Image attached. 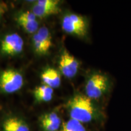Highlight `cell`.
<instances>
[{"label":"cell","mask_w":131,"mask_h":131,"mask_svg":"<svg viewBox=\"0 0 131 131\" xmlns=\"http://www.w3.org/2000/svg\"><path fill=\"white\" fill-rule=\"evenodd\" d=\"M68 109L70 118L83 124L96 120L100 115L94 101L86 95H75L68 101Z\"/></svg>","instance_id":"6da1fadb"},{"label":"cell","mask_w":131,"mask_h":131,"mask_svg":"<svg viewBox=\"0 0 131 131\" xmlns=\"http://www.w3.org/2000/svg\"><path fill=\"white\" fill-rule=\"evenodd\" d=\"M110 82L106 75L95 72L87 80L85 84L86 95L90 99L98 100L102 97L109 90Z\"/></svg>","instance_id":"7a4b0ae2"},{"label":"cell","mask_w":131,"mask_h":131,"mask_svg":"<svg viewBox=\"0 0 131 131\" xmlns=\"http://www.w3.org/2000/svg\"><path fill=\"white\" fill-rule=\"evenodd\" d=\"M23 75L13 69H7L0 72V93L13 94L23 86Z\"/></svg>","instance_id":"3957f363"},{"label":"cell","mask_w":131,"mask_h":131,"mask_svg":"<svg viewBox=\"0 0 131 131\" xmlns=\"http://www.w3.org/2000/svg\"><path fill=\"white\" fill-rule=\"evenodd\" d=\"M62 29L68 34L84 38L88 32V23L84 16L68 14L64 16L62 20Z\"/></svg>","instance_id":"277c9868"},{"label":"cell","mask_w":131,"mask_h":131,"mask_svg":"<svg viewBox=\"0 0 131 131\" xmlns=\"http://www.w3.org/2000/svg\"><path fill=\"white\" fill-rule=\"evenodd\" d=\"M23 39L16 33L6 34L0 40V53L5 57H13L23 52Z\"/></svg>","instance_id":"5b68a950"},{"label":"cell","mask_w":131,"mask_h":131,"mask_svg":"<svg viewBox=\"0 0 131 131\" xmlns=\"http://www.w3.org/2000/svg\"><path fill=\"white\" fill-rule=\"evenodd\" d=\"M32 41L34 50L39 55H46L52 46L50 31L45 26L39 28L34 34Z\"/></svg>","instance_id":"8992f818"},{"label":"cell","mask_w":131,"mask_h":131,"mask_svg":"<svg viewBox=\"0 0 131 131\" xmlns=\"http://www.w3.org/2000/svg\"><path fill=\"white\" fill-rule=\"evenodd\" d=\"M80 67L79 62L67 50H64L59 60V69L65 77L72 78L77 75Z\"/></svg>","instance_id":"52a82bcc"},{"label":"cell","mask_w":131,"mask_h":131,"mask_svg":"<svg viewBox=\"0 0 131 131\" xmlns=\"http://www.w3.org/2000/svg\"><path fill=\"white\" fill-rule=\"evenodd\" d=\"M60 1L57 0H38L33 6L32 12L40 18L60 13Z\"/></svg>","instance_id":"ba28073f"},{"label":"cell","mask_w":131,"mask_h":131,"mask_svg":"<svg viewBox=\"0 0 131 131\" xmlns=\"http://www.w3.org/2000/svg\"><path fill=\"white\" fill-rule=\"evenodd\" d=\"M0 131H30L28 124L22 118L10 115L3 118L0 123Z\"/></svg>","instance_id":"9c48e42d"},{"label":"cell","mask_w":131,"mask_h":131,"mask_svg":"<svg viewBox=\"0 0 131 131\" xmlns=\"http://www.w3.org/2000/svg\"><path fill=\"white\" fill-rule=\"evenodd\" d=\"M40 125L44 131H59L61 128V118L55 112L42 115L40 118Z\"/></svg>","instance_id":"30bf717a"},{"label":"cell","mask_w":131,"mask_h":131,"mask_svg":"<svg viewBox=\"0 0 131 131\" xmlns=\"http://www.w3.org/2000/svg\"><path fill=\"white\" fill-rule=\"evenodd\" d=\"M41 78L44 84L52 89L57 88L61 84V75L58 70L53 68H47L41 73Z\"/></svg>","instance_id":"8fae6325"},{"label":"cell","mask_w":131,"mask_h":131,"mask_svg":"<svg viewBox=\"0 0 131 131\" xmlns=\"http://www.w3.org/2000/svg\"><path fill=\"white\" fill-rule=\"evenodd\" d=\"M34 94L38 102H48L53 98V89L47 85L42 84L34 89Z\"/></svg>","instance_id":"7c38bea8"},{"label":"cell","mask_w":131,"mask_h":131,"mask_svg":"<svg viewBox=\"0 0 131 131\" xmlns=\"http://www.w3.org/2000/svg\"><path fill=\"white\" fill-rule=\"evenodd\" d=\"M59 131H88V130L83 123L70 118L62 124Z\"/></svg>","instance_id":"4fadbf2b"},{"label":"cell","mask_w":131,"mask_h":131,"mask_svg":"<svg viewBox=\"0 0 131 131\" xmlns=\"http://www.w3.org/2000/svg\"><path fill=\"white\" fill-rule=\"evenodd\" d=\"M18 24L29 34H35L39 29V24L36 21H25L16 19Z\"/></svg>","instance_id":"5bb4252c"},{"label":"cell","mask_w":131,"mask_h":131,"mask_svg":"<svg viewBox=\"0 0 131 131\" xmlns=\"http://www.w3.org/2000/svg\"><path fill=\"white\" fill-rule=\"evenodd\" d=\"M16 19L19 20H25V21H36L37 20V16L32 12H23L19 14L18 16H16Z\"/></svg>","instance_id":"9a60e30c"},{"label":"cell","mask_w":131,"mask_h":131,"mask_svg":"<svg viewBox=\"0 0 131 131\" xmlns=\"http://www.w3.org/2000/svg\"><path fill=\"white\" fill-rule=\"evenodd\" d=\"M7 7H8L6 4L4 3H0V21H1L4 15L7 11Z\"/></svg>","instance_id":"2e32d148"}]
</instances>
